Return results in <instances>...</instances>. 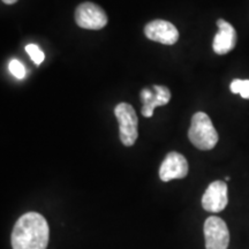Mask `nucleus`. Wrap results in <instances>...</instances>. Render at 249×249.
<instances>
[{
  "instance_id": "obj_12",
  "label": "nucleus",
  "mask_w": 249,
  "mask_h": 249,
  "mask_svg": "<svg viewBox=\"0 0 249 249\" xmlns=\"http://www.w3.org/2000/svg\"><path fill=\"white\" fill-rule=\"evenodd\" d=\"M26 51L27 53L29 54L31 60L35 62L37 66H39V65L43 62V60H44L45 58L44 52H43L36 44H28L26 46Z\"/></svg>"
},
{
  "instance_id": "obj_13",
  "label": "nucleus",
  "mask_w": 249,
  "mask_h": 249,
  "mask_svg": "<svg viewBox=\"0 0 249 249\" xmlns=\"http://www.w3.org/2000/svg\"><path fill=\"white\" fill-rule=\"evenodd\" d=\"M8 68L9 71H11V73L18 80L23 79V77L26 76V68H24L23 65L18 60H17V59L11 60L8 65Z\"/></svg>"
},
{
  "instance_id": "obj_1",
  "label": "nucleus",
  "mask_w": 249,
  "mask_h": 249,
  "mask_svg": "<svg viewBox=\"0 0 249 249\" xmlns=\"http://www.w3.org/2000/svg\"><path fill=\"white\" fill-rule=\"evenodd\" d=\"M49 224L38 213H27L18 218L12 232L13 249H46L49 244Z\"/></svg>"
},
{
  "instance_id": "obj_3",
  "label": "nucleus",
  "mask_w": 249,
  "mask_h": 249,
  "mask_svg": "<svg viewBox=\"0 0 249 249\" xmlns=\"http://www.w3.org/2000/svg\"><path fill=\"white\" fill-rule=\"evenodd\" d=\"M114 114L119 123L121 143L124 147H132L139 138L138 114L128 103H119L114 108Z\"/></svg>"
},
{
  "instance_id": "obj_7",
  "label": "nucleus",
  "mask_w": 249,
  "mask_h": 249,
  "mask_svg": "<svg viewBox=\"0 0 249 249\" xmlns=\"http://www.w3.org/2000/svg\"><path fill=\"white\" fill-rule=\"evenodd\" d=\"M147 38L164 45H173L178 42L179 31L173 23L165 20H154L144 27Z\"/></svg>"
},
{
  "instance_id": "obj_6",
  "label": "nucleus",
  "mask_w": 249,
  "mask_h": 249,
  "mask_svg": "<svg viewBox=\"0 0 249 249\" xmlns=\"http://www.w3.org/2000/svg\"><path fill=\"white\" fill-rule=\"evenodd\" d=\"M188 161L179 152H169L160 167V178L167 182L174 179H183L188 174Z\"/></svg>"
},
{
  "instance_id": "obj_14",
  "label": "nucleus",
  "mask_w": 249,
  "mask_h": 249,
  "mask_svg": "<svg viewBox=\"0 0 249 249\" xmlns=\"http://www.w3.org/2000/svg\"><path fill=\"white\" fill-rule=\"evenodd\" d=\"M2 2H5L6 5H13L15 2H18V0H1Z\"/></svg>"
},
{
  "instance_id": "obj_2",
  "label": "nucleus",
  "mask_w": 249,
  "mask_h": 249,
  "mask_svg": "<svg viewBox=\"0 0 249 249\" xmlns=\"http://www.w3.org/2000/svg\"><path fill=\"white\" fill-rule=\"evenodd\" d=\"M188 138L200 150H211L218 143V133L210 117L204 112H197L192 118Z\"/></svg>"
},
{
  "instance_id": "obj_10",
  "label": "nucleus",
  "mask_w": 249,
  "mask_h": 249,
  "mask_svg": "<svg viewBox=\"0 0 249 249\" xmlns=\"http://www.w3.org/2000/svg\"><path fill=\"white\" fill-rule=\"evenodd\" d=\"M218 33L213 38V49L214 53L217 54H226L231 52L236 45V31L231 23L227 21L219 18L217 21Z\"/></svg>"
},
{
  "instance_id": "obj_15",
  "label": "nucleus",
  "mask_w": 249,
  "mask_h": 249,
  "mask_svg": "<svg viewBox=\"0 0 249 249\" xmlns=\"http://www.w3.org/2000/svg\"><path fill=\"white\" fill-rule=\"evenodd\" d=\"M225 180H226V181H230V180H231V178H230V177H226Z\"/></svg>"
},
{
  "instance_id": "obj_9",
  "label": "nucleus",
  "mask_w": 249,
  "mask_h": 249,
  "mask_svg": "<svg viewBox=\"0 0 249 249\" xmlns=\"http://www.w3.org/2000/svg\"><path fill=\"white\" fill-rule=\"evenodd\" d=\"M141 101L143 103L142 116L151 118L157 107H164L171 101V91L167 87L157 86L152 87V90L143 89L141 91Z\"/></svg>"
},
{
  "instance_id": "obj_11",
  "label": "nucleus",
  "mask_w": 249,
  "mask_h": 249,
  "mask_svg": "<svg viewBox=\"0 0 249 249\" xmlns=\"http://www.w3.org/2000/svg\"><path fill=\"white\" fill-rule=\"evenodd\" d=\"M230 88L233 93H240L242 98L249 99V80H233Z\"/></svg>"
},
{
  "instance_id": "obj_4",
  "label": "nucleus",
  "mask_w": 249,
  "mask_h": 249,
  "mask_svg": "<svg viewBox=\"0 0 249 249\" xmlns=\"http://www.w3.org/2000/svg\"><path fill=\"white\" fill-rule=\"evenodd\" d=\"M75 22L80 28L89 30L103 29L108 22L107 15L101 6L93 2H82L75 9Z\"/></svg>"
},
{
  "instance_id": "obj_5",
  "label": "nucleus",
  "mask_w": 249,
  "mask_h": 249,
  "mask_svg": "<svg viewBox=\"0 0 249 249\" xmlns=\"http://www.w3.org/2000/svg\"><path fill=\"white\" fill-rule=\"evenodd\" d=\"M205 249H227L230 232L222 218L211 216L204 223Z\"/></svg>"
},
{
  "instance_id": "obj_8",
  "label": "nucleus",
  "mask_w": 249,
  "mask_h": 249,
  "mask_svg": "<svg viewBox=\"0 0 249 249\" xmlns=\"http://www.w3.org/2000/svg\"><path fill=\"white\" fill-rule=\"evenodd\" d=\"M229 203L227 185L224 181L217 180L211 182L202 197V207L209 213H220Z\"/></svg>"
}]
</instances>
